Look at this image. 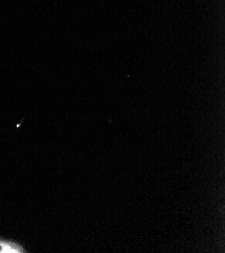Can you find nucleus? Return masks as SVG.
<instances>
[{"label":"nucleus","mask_w":225,"mask_h":253,"mask_svg":"<svg viewBox=\"0 0 225 253\" xmlns=\"http://www.w3.org/2000/svg\"><path fill=\"white\" fill-rule=\"evenodd\" d=\"M27 252L20 244L0 238V253H23Z\"/></svg>","instance_id":"1"}]
</instances>
